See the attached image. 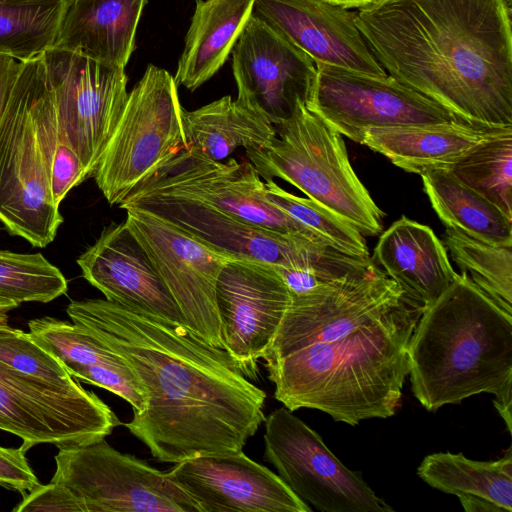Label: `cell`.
Segmentation results:
<instances>
[{"label": "cell", "mask_w": 512, "mask_h": 512, "mask_svg": "<svg viewBox=\"0 0 512 512\" xmlns=\"http://www.w3.org/2000/svg\"><path fill=\"white\" fill-rule=\"evenodd\" d=\"M424 309L376 264L291 294L263 356L274 397L352 426L393 416L409 374V343Z\"/></svg>", "instance_id": "1"}, {"label": "cell", "mask_w": 512, "mask_h": 512, "mask_svg": "<svg viewBox=\"0 0 512 512\" xmlns=\"http://www.w3.org/2000/svg\"><path fill=\"white\" fill-rule=\"evenodd\" d=\"M66 312L140 381L145 408L124 425L153 458L241 451L265 421V392L187 325L106 299L73 300Z\"/></svg>", "instance_id": "2"}, {"label": "cell", "mask_w": 512, "mask_h": 512, "mask_svg": "<svg viewBox=\"0 0 512 512\" xmlns=\"http://www.w3.org/2000/svg\"><path fill=\"white\" fill-rule=\"evenodd\" d=\"M355 23L402 84L470 124L512 127V0H379Z\"/></svg>", "instance_id": "3"}, {"label": "cell", "mask_w": 512, "mask_h": 512, "mask_svg": "<svg viewBox=\"0 0 512 512\" xmlns=\"http://www.w3.org/2000/svg\"><path fill=\"white\" fill-rule=\"evenodd\" d=\"M408 375L427 411L494 395L512 433V314L459 274L420 316L409 343Z\"/></svg>", "instance_id": "4"}, {"label": "cell", "mask_w": 512, "mask_h": 512, "mask_svg": "<svg viewBox=\"0 0 512 512\" xmlns=\"http://www.w3.org/2000/svg\"><path fill=\"white\" fill-rule=\"evenodd\" d=\"M276 134L261 148L246 151L259 176L282 179L329 208L363 235L383 229V211L357 177L345 142L305 102L275 125Z\"/></svg>", "instance_id": "5"}, {"label": "cell", "mask_w": 512, "mask_h": 512, "mask_svg": "<svg viewBox=\"0 0 512 512\" xmlns=\"http://www.w3.org/2000/svg\"><path fill=\"white\" fill-rule=\"evenodd\" d=\"M42 54L21 61L0 120V222L10 234L44 248L56 237L63 217L37 137L34 102Z\"/></svg>", "instance_id": "6"}, {"label": "cell", "mask_w": 512, "mask_h": 512, "mask_svg": "<svg viewBox=\"0 0 512 512\" xmlns=\"http://www.w3.org/2000/svg\"><path fill=\"white\" fill-rule=\"evenodd\" d=\"M174 78L148 65L128 98L94 173L110 205L130 193L173 156L187 149Z\"/></svg>", "instance_id": "7"}, {"label": "cell", "mask_w": 512, "mask_h": 512, "mask_svg": "<svg viewBox=\"0 0 512 512\" xmlns=\"http://www.w3.org/2000/svg\"><path fill=\"white\" fill-rule=\"evenodd\" d=\"M58 448L51 481L68 488L81 512H201L166 472L105 439Z\"/></svg>", "instance_id": "8"}, {"label": "cell", "mask_w": 512, "mask_h": 512, "mask_svg": "<svg viewBox=\"0 0 512 512\" xmlns=\"http://www.w3.org/2000/svg\"><path fill=\"white\" fill-rule=\"evenodd\" d=\"M305 104L333 130L360 144L371 128L460 120L389 74L374 75L322 63L316 64Z\"/></svg>", "instance_id": "9"}, {"label": "cell", "mask_w": 512, "mask_h": 512, "mask_svg": "<svg viewBox=\"0 0 512 512\" xmlns=\"http://www.w3.org/2000/svg\"><path fill=\"white\" fill-rule=\"evenodd\" d=\"M264 422V459L305 503L324 512L393 511L291 410L275 409Z\"/></svg>", "instance_id": "10"}, {"label": "cell", "mask_w": 512, "mask_h": 512, "mask_svg": "<svg viewBox=\"0 0 512 512\" xmlns=\"http://www.w3.org/2000/svg\"><path fill=\"white\" fill-rule=\"evenodd\" d=\"M120 424L95 393L53 385L0 361V429L20 437L25 451L44 443H94Z\"/></svg>", "instance_id": "11"}, {"label": "cell", "mask_w": 512, "mask_h": 512, "mask_svg": "<svg viewBox=\"0 0 512 512\" xmlns=\"http://www.w3.org/2000/svg\"><path fill=\"white\" fill-rule=\"evenodd\" d=\"M118 206L153 213L234 260L313 268L336 263L347 256L327 244L267 230L184 195L132 192Z\"/></svg>", "instance_id": "12"}, {"label": "cell", "mask_w": 512, "mask_h": 512, "mask_svg": "<svg viewBox=\"0 0 512 512\" xmlns=\"http://www.w3.org/2000/svg\"><path fill=\"white\" fill-rule=\"evenodd\" d=\"M132 192L188 196L267 230L327 244L268 200L264 181L249 161L239 162L234 158L214 161L189 147L173 156Z\"/></svg>", "instance_id": "13"}, {"label": "cell", "mask_w": 512, "mask_h": 512, "mask_svg": "<svg viewBox=\"0 0 512 512\" xmlns=\"http://www.w3.org/2000/svg\"><path fill=\"white\" fill-rule=\"evenodd\" d=\"M42 57L59 119L89 179L128 98L125 69L54 48Z\"/></svg>", "instance_id": "14"}, {"label": "cell", "mask_w": 512, "mask_h": 512, "mask_svg": "<svg viewBox=\"0 0 512 512\" xmlns=\"http://www.w3.org/2000/svg\"><path fill=\"white\" fill-rule=\"evenodd\" d=\"M126 223L144 248L178 305L187 326L222 348L216 283L233 258L176 225L137 208H127Z\"/></svg>", "instance_id": "15"}, {"label": "cell", "mask_w": 512, "mask_h": 512, "mask_svg": "<svg viewBox=\"0 0 512 512\" xmlns=\"http://www.w3.org/2000/svg\"><path fill=\"white\" fill-rule=\"evenodd\" d=\"M215 295L223 349L247 378L257 379L258 360L270 347L291 293L273 265L231 260Z\"/></svg>", "instance_id": "16"}, {"label": "cell", "mask_w": 512, "mask_h": 512, "mask_svg": "<svg viewBox=\"0 0 512 512\" xmlns=\"http://www.w3.org/2000/svg\"><path fill=\"white\" fill-rule=\"evenodd\" d=\"M237 100L274 124L289 119L307 102L316 63L303 50L251 16L232 49Z\"/></svg>", "instance_id": "17"}, {"label": "cell", "mask_w": 512, "mask_h": 512, "mask_svg": "<svg viewBox=\"0 0 512 512\" xmlns=\"http://www.w3.org/2000/svg\"><path fill=\"white\" fill-rule=\"evenodd\" d=\"M167 476L201 512H311L283 481L243 450L206 454L175 463Z\"/></svg>", "instance_id": "18"}, {"label": "cell", "mask_w": 512, "mask_h": 512, "mask_svg": "<svg viewBox=\"0 0 512 512\" xmlns=\"http://www.w3.org/2000/svg\"><path fill=\"white\" fill-rule=\"evenodd\" d=\"M355 13L326 0H255L252 15L316 64L386 75L356 26Z\"/></svg>", "instance_id": "19"}, {"label": "cell", "mask_w": 512, "mask_h": 512, "mask_svg": "<svg viewBox=\"0 0 512 512\" xmlns=\"http://www.w3.org/2000/svg\"><path fill=\"white\" fill-rule=\"evenodd\" d=\"M77 264L83 278L106 300L187 325L126 221L105 227L95 243L77 258Z\"/></svg>", "instance_id": "20"}, {"label": "cell", "mask_w": 512, "mask_h": 512, "mask_svg": "<svg viewBox=\"0 0 512 512\" xmlns=\"http://www.w3.org/2000/svg\"><path fill=\"white\" fill-rule=\"evenodd\" d=\"M32 339L55 357L75 379L106 389L138 413L145 408L144 389L128 364L79 325L53 317L28 322Z\"/></svg>", "instance_id": "21"}, {"label": "cell", "mask_w": 512, "mask_h": 512, "mask_svg": "<svg viewBox=\"0 0 512 512\" xmlns=\"http://www.w3.org/2000/svg\"><path fill=\"white\" fill-rule=\"evenodd\" d=\"M374 257L404 295L423 309L459 275L433 230L404 216L380 236Z\"/></svg>", "instance_id": "22"}, {"label": "cell", "mask_w": 512, "mask_h": 512, "mask_svg": "<svg viewBox=\"0 0 512 512\" xmlns=\"http://www.w3.org/2000/svg\"><path fill=\"white\" fill-rule=\"evenodd\" d=\"M148 0H65L51 48L125 69Z\"/></svg>", "instance_id": "23"}, {"label": "cell", "mask_w": 512, "mask_h": 512, "mask_svg": "<svg viewBox=\"0 0 512 512\" xmlns=\"http://www.w3.org/2000/svg\"><path fill=\"white\" fill-rule=\"evenodd\" d=\"M508 128H491L462 120L368 129L363 145L387 157L395 166L416 174L449 171L480 143Z\"/></svg>", "instance_id": "24"}, {"label": "cell", "mask_w": 512, "mask_h": 512, "mask_svg": "<svg viewBox=\"0 0 512 512\" xmlns=\"http://www.w3.org/2000/svg\"><path fill=\"white\" fill-rule=\"evenodd\" d=\"M255 0H196L184 50L174 77L194 91L223 66L247 21Z\"/></svg>", "instance_id": "25"}, {"label": "cell", "mask_w": 512, "mask_h": 512, "mask_svg": "<svg viewBox=\"0 0 512 512\" xmlns=\"http://www.w3.org/2000/svg\"><path fill=\"white\" fill-rule=\"evenodd\" d=\"M418 476L432 488L459 498L466 512H512V453L476 461L462 453L427 455Z\"/></svg>", "instance_id": "26"}, {"label": "cell", "mask_w": 512, "mask_h": 512, "mask_svg": "<svg viewBox=\"0 0 512 512\" xmlns=\"http://www.w3.org/2000/svg\"><path fill=\"white\" fill-rule=\"evenodd\" d=\"M182 124L187 148L214 161H223L238 148H261L276 134L266 115L230 95L192 111L183 108Z\"/></svg>", "instance_id": "27"}, {"label": "cell", "mask_w": 512, "mask_h": 512, "mask_svg": "<svg viewBox=\"0 0 512 512\" xmlns=\"http://www.w3.org/2000/svg\"><path fill=\"white\" fill-rule=\"evenodd\" d=\"M424 191L442 223L479 241L512 245V218L447 170L421 174Z\"/></svg>", "instance_id": "28"}, {"label": "cell", "mask_w": 512, "mask_h": 512, "mask_svg": "<svg viewBox=\"0 0 512 512\" xmlns=\"http://www.w3.org/2000/svg\"><path fill=\"white\" fill-rule=\"evenodd\" d=\"M34 119L53 198L59 206L68 192L87 177L59 119L44 60L35 96Z\"/></svg>", "instance_id": "29"}, {"label": "cell", "mask_w": 512, "mask_h": 512, "mask_svg": "<svg viewBox=\"0 0 512 512\" xmlns=\"http://www.w3.org/2000/svg\"><path fill=\"white\" fill-rule=\"evenodd\" d=\"M65 0L0 2V54L25 61L50 49Z\"/></svg>", "instance_id": "30"}, {"label": "cell", "mask_w": 512, "mask_h": 512, "mask_svg": "<svg viewBox=\"0 0 512 512\" xmlns=\"http://www.w3.org/2000/svg\"><path fill=\"white\" fill-rule=\"evenodd\" d=\"M443 241L459 274L512 313V245L488 244L451 228Z\"/></svg>", "instance_id": "31"}, {"label": "cell", "mask_w": 512, "mask_h": 512, "mask_svg": "<svg viewBox=\"0 0 512 512\" xmlns=\"http://www.w3.org/2000/svg\"><path fill=\"white\" fill-rule=\"evenodd\" d=\"M449 172L512 218V128L477 145Z\"/></svg>", "instance_id": "32"}, {"label": "cell", "mask_w": 512, "mask_h": 512, "mask_svg": "<svg viewBox=\"0 0 512 512\" xmlns=\"http://www.w3.org/2000/svg\"><path fill=\"white\" fill-rule=\"evenodd\" d=\"M266 197L337 251L358 258H369L363 234L350 222L310 199L298 197L281 188L274 180L264 181Z\"/></svg>", "instance_id": "33"}, {"label": "cell", "mask_w": 512, "mask_h": 512, "mask_svg": "<svg viewBox=\"0 0 512 512\" xmlns=\"http://www.w3.org/2000/svg\"><path fill=\"white\" fill-rule=\"evenodd\" d=\"M63 273L41 253L0 249V298L48 303L67 292Z\"/></svg>", "instance_id": "34"}, {"label": "cell", "mask_w": 512, "mask_h": 512, "mask_svg": "<svg viewBox=\"0 0 512 512\" xmlns=\"http://www.w3.org/2000/svg\"><path fill=\"white\" fill-rule=\"evenodd\" d=\"M14 512H81L71 492L62 484L52 482L39 484L23 495L22 501L13 508Z\"/></svg>", "instance_id": "35"}, {"label": "cell", "mask_w": 512, "mask_h": 512, "mask_svg": "<svg viewBox=\"0 0 512 512\" xmlns=\"http://www.w3.org/2000/svg\"><path fill=\"white\" fill-rule=\"evenodd\" d=\"M39 484L26 458V451L21 446H0V486L24 495Z\"/></svg>", "instance_id": "36"}, {"label": "cell", "mask_w": 512, "mask_h": 512, "mask_svg": "<svg viewBox=\"0 0 512 512\" xmlns=\"http://www.w3.org/2000/svg\"><path fill=\"white\" fill-rule=\"evenodd\" d=\"M21 61L0 54V120L17 79Z\"/></svg>", "instance_id": "37"}, {"label": "cell", "mask_w": 512, "mask_h": 512, "mask_svg": "<svg viewBox=\"0 0 512 512\" xmlns=\"http://www.w3.org/2000/svg\"><path fill=\"white\" fill-rule=\"evenodd\" d=\"M332 4L341 6L346 9H361L369 6L379 0H326Z\"/></svg>", "instance_id": "38"}, {"label": "cell", "mask_w": 512, "mask_h": 512, "mask_svg": "<svg viewBox=\"0 0 512 512\" xmlns=\"http://www.w3.org/2000/svg\"><path fill=\"white\" fill-rule=\"evenodd\" d=\"M18 306L19 304L14 301L0 298V325L8 324V313Z\"/></svg>", "instance_id": "39"}, {"label": "cell", "mask_w": 512, "mask_h": 512, "mask_svg": "<svg viewBox=\"0 0 512 512\" xmlns=\"http://www.w3.org/2000/svg\"><path fill=\"white\" fill-rule=\"evenodd\" d=\"M4 1H10V0H0V2H4Z\"/></svg>", "instance_id": "40"}]
</instances>
